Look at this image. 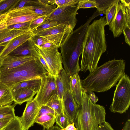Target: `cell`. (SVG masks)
<instances>
[{
	"mask_svg": "<svg viewBox=\"0 0 130 130\" xmlns=\"http://www.w3.org/2000/svg\"><path fill=\"white\" fill-rule=\"evenodd\" d=\"M40 107L34 99L27 102L20 122L23 130H28L35 123Z\"/></svg>",
	"mask_w": 130,
	"mask_h": 130,
	"instance_id": "cell-11",
	"label": "cell"
},
{
	"mask_svg": "<svg viewBox=\"0 0 130 130\" xmlns=\"http://www.w3.org/2000/svg\"></svg>",
	"mask_w": 130,
	"mask_h": 130,
	"instance_id": "cell-50",
	"label": "cell"
},
{
	"mask_svg": "<svg viewBox=\"0 0 130 130\" xmlns=\"http://www.w3.org/2000/svg\"><path fill=\"white\" fill-rule=\"evenodd\" d=\"M30 0H20L18 3L11 9L20 8L24 7L29 6Z\"/></svg>",
	"mask_w": 130,
	"mask_h": 130,
	"instance_id": "cell-40",
	"label": "cell"
},
{
	"mask_svg": "<svg viewBox=\"0 0 130 130\" xmlns=\"http://www.w3.org/2000/svg\"><path fill=\"white\" fill-rule=\"evenodd\" d=\"M7 13L0 14V22L6 18Z\"/></svg>",
	"mask_w": 130,
	"mask_h": 130,
	"instance_id": "cell-48",
	"label": "cell"
},
{
	"mask_svg": "<svg viewBox=\"0 0 130 130\" xmlns=\"http://www.w3.org/2000/svg\"><path fill=\"white\" fill-rule=\"evenodd\" d=\"M20 0H0V14L7 13L18 3Z\"/></svg>",
	"mask_w": 130,
	"mask_h": 130,
	"instance_id": "cell-28",
	"label": "cell"
},
{
	"mask_svg": "<svg viewBox=\"0 0 130 130\" xmlns=\"http://www.w3.org/2000/svg\"><path fill=\"white\" fill-rule=\"evenodd\" d=\"M8 55L20 56L32 55L28 40L16 48Z\"/></svg>",
	"mask_w": 130,
	"mask_h": 130,
	"instance_id": "cell-25",
	"label": "cell"
},
{
	"mask_svg": "<svg viewBox=\"0 0 130 130\" xmlns=\"http://www.w3.org/2000/svg\"><path fill=\"white\" fill-rule=\"evenodd\" d=\"M27 31L6 28L0 29V44L7 43L12 39L19 36Z\"/></svg>",
	"mask_w": 130,
	"mask_h": 130,
	"instance_id": "cell-18",
	"label": "cell"
},
{
	"mask_svg": "<svg viewBox=\"0 0 130 130\" xmlns=\"http://www.w3.org/2000/svg\"><path fill=\"white\" fill-rule=\"evenodd\" d=\"M35 45L48 66L49 71L48 75L53 76L56 78L63 69L62 56L61 53L58 51V48L55 47L45 49Z\"/></svg>",
	"mask_w": 130,
	"mask_h": 130,
	"instance_id": "cell-9",
	"label": "cell"
},
{
	"mask_svg": "<svg viewBox=\"0 0 130 130\" xmlns=\"http://www.w3.org/2000/svg\"><path fill=\"white\" fill-rule=\"evenodd\" d=\"M39 16L31 6L11 9L7 13L6 18L0 22V29L10 25L30 22Z\"/></svg>",
	"mask_w": 130,
	"mask_h": 130,
	"instance_id": "cell-6",
	"label": "cell"
},
{
	"mask_svg": "<svg viewBox=\"0 0 130 130\" xmlns=\"http://www.w3.org/2000/svg\"><path fill=\"white\" fill-rule=\"evenodd\" d=\"M30 40L34 44L39 46H40L46 43L50 42L44 37L37 35H33Z\"/></svg>",
	"mask_w": 130,
	"mask_h": 130,
	"instance_id": "cell-38",
	"label": "cell"
},
{
	"mask_svg": "<svg viewBox=\"0 0 130 130\" xmlns=\"http://www.w3.org/2000/svg\"><path fill=\"white\" fill-rule=\"evenodd\" d=\"M46 15L40 16L31 21L29 26V30H31L37 27L45 20Z\"/></svg>",
	"mask_w": 130,
	"mask_h": 130,
	"instance_id": "cell-37",
	"label": "cell"
},
{
	"mask_svg": "<svg viewBox=\"0 0 130 130\" xmlns=\"http://www.w3.org/2000/svg\"><path fill=\"white\" fill-rule=\"evenodd\" d=\"M82 103L78 109L75 125L77 130H98L99 125L105 121V107L94 104L82 89Z\"/></svg>",
	"mask_w": 130,
	"mask_h": 130,
	"instance_id": "cell-4",
	"label": "cell"
},
{
	"mask_svg": "<svg viewBox=\"0 0 130 130\" xmlns=\"http://www.w3.org/2000/svg\"><path fill=\"white\" fill-rule=\"evenodd\" d=\"M7 43H4L3 44H0V54L3 51L5 46H6Z\"/></svg>",
	"mask_w": 130,
	"mask_h": 130,
	"instance_id": "cell-49",
	"label": "cell"
},
{
	"mask_svg": "<svg viewBox=\"0 0 130 130\" xmlns=\"http://www.w3.org/2000/svg\"><path fill=\"white\" fill-rule=\"evenodd\" d=\"M118 0H115L106 10L105 13V25H109L114 18L116 13Z\"/></svg>",
	"mask_w": 130,
	"mask_h": 130,
	"instance_id": "cell-27",
	"label": "cell"
},
{
	"mask_svg": "<svg viewBox=\"0 0 130 130\" xmlns=\"http://www.w3.org/2000/svg\"><path fill=\"white\" fill-rule=\"evenodd\" d=\"M40 46L45 49H50L57 47L55 44L50 42L46 43Z\"/></svg>",
	"mask_w": 130,
	"mask_h": 130,
	"instance_id": "cell-44",
	"label": "cell"
},
{
	"mask_svg": "<svg viewBox=\"0 0 130 130\" xmlns=\"http://www.w3.org/2000/svg\"><path fill=\"white\" fill-rule=\"evenodd\" d=\"M95 0H79L77 4L78 10L90 8H96Z\"/></svg>",
	"mask_w": 130,
	"mask_h": 130,
	"instance_id": "cell-35",
	"label": "cell"
},
{
	"mask_svg": "<svg viewBox=\"0 0 130 130\" xmlns=\"http://www.w3.org/2000/svg\"><path fill=\"white\" fill-rule=\"evenodd\" d=\"M125 62L115 59L97 67L81 80L82 89L87 93L104 92L116 86L125 73Z\"/></svg>",
	"mask_w": 130,
	"mask_h": 130,
	"instance_id": "cell-2",
	"label": "cell"
},
{
	"mask_svg": "<svg viewBox=\"0 0 130 130\" xmlns=\"http://www.w3.org/2000/svg\"><path fill=\"white\" fill-rule=\"evenodd\" d=\"M115 1L112 0H96L97 11L100 14H105L107 9Z\"/></svg>",
	"mask_w": 130,
	"mask_h": 130,
	"instance_id": "cell-31",
	"label": "cell"
},
{
	"mask_svg": "<svg viewBox=\"0 0 130 130\" xmlns=\"http://www.w3.org/2000/svg\"><path fill=\"white\" fill-rule=\"evenodd\" d=\"M49 114H54L55 115V112L53 109L47 106H43L40 108L37 118L42 115Z\"/></svg>",
	"mask_w": 130,
	"mask_h": 130,
	"instance_id": "cell-39",
	"label": "cell"
},
{
	"mask_svg": "<svg viewBox=\"0 0 130 130\" xmlns=\"http://www.w3.org/2000/svg\"><path fill=\"white\" fill-rule=\"evenodd\" d=\"M58 25L57 22L54 21L45 20L37 27L30 31L32 32L33 35H36L40 32Z\"/></svg>",
	"mask_w": 130,
	"mask_h": 130,
	"instance_id": "cell-30",
	"label": "cell"
},
{
	"mask_svg": "<svg viewBox=\"0 0 130 130\" xmlns=\"http://www.w3.org/2000/svg\"><path fill=\"white\" fill-rule=\"evenodd\" d=\"M79 0H49V4L57 5V7L74 6L76 5Z\"/></svg>",
	"mask_w": 130,
	"mask_h": 130,
	"instance_id": "cell-33",
	"label": "cell"
},
{
	"mask_svg": "<svg viewBox=\"0 0 130 130\" xmlns=\"http://www.w3.org/2000/svg\"><path fill=\"white\" fill-rule=\"evenodd\" d=\"M62 73L64 84V91L62 100L63 112L75 125L77 113L79 105L76 103L72 94L69 77L64 70H62Z\"/></svg>",
	"mask_w": 130,
	"mask_h": 130,
	"instance_id": "cell-8",
	"label": "cell"
},
{
	"mask_svg": "<svg viewBox=\"0 0 130 130\" xmlns=\"http://www.w3.org/2000/svg\"><path fill=\"white\" fill-rule=\"evenodd\" d=\"M12 118H6L0 119V130H3L9 123Z\"/></svg>",
	"mask_w": 130,
	"mask_h": 130,
	"instance_id": "cell-42",
	"label": "cell"
},
{
	"mask_svg": "<svg viewBox=\"0 0 130 130\" xmlns=\"http://www.w3.org/2000/svg\"><path fill=\"white\" fill-rule=\"evenodd\" d=\"M122 130H130V119H128L125 122Z\"/></svg>",
	"mask_w": 130,
	"mask_h": 130,
	"instance_id": "cell-46",
	"label": "cell"
},
{
	"mask_svg": "<svg viewBox=\"0 0 130 130\" xmlns=\"http://www.w3.org/2000/svg\"><path fill=\"white\" fill-rule=\"evenodd\" d=\"M33 35L32 32L29 30L7 42L5 48L0 54V60L9 54L22 44L30 40Z\"/></svg>",
	"mask_w": 130,
	"mask_h": 130,
	"instance_id": "cell-14",
	"label": "cell"
},
{
	"mask_svg": "<svg viewBox=\"0 0 130 130\" xmlns=\"http://www.w3.org/2000/svg\"><path fill=\"white\" fill-rule=\"evenodd\" d=\"M55 80L57 95L62 101L64 91V84L61 71L56 77Z\"/></svg>",
	"mask_w": 130,
	"mask_h": 130,
	"instance_id": "cell-29",
	"label": "cell"
},
{
	"mask_svg": "<svg viewBox=\"0 0 130 130\" xmlns=\"http://www.w3.org/2000/svg\"><path fill=\"white\" fill-rule=\"evenodd\" d=\"M55 122V115L49 114L42 115L36 118L35 123L42 125L43 130H49L54 126Z\"/></svg>",
	"mask_w": 130,
	"mask_h": 130,
	"instance_id": "cell-23",
	"label": "cell"
},
{
	"mask_svg": "<svg viewBox=\"0 0 130 130\" xmlns=\"http://www.w3.org/2000/svg\"><path fill=\"white\" fill-rule=\"evenodd\" d=\"M35 57L32 55L20 56L8 55L0 60V72L17 67Z\"/></svg>",
	"mask_w": 130,
	"mask_h": 130,
	"instance_id": "cell-13",
	"label": "cell"
},
{
	"mask_svg": "<svg viewBox=\"0 0 130 130\" xmlns=\"http://www.w3.org/2000/svg\"><path fill=\"white\" fill-rule=\"evenodd\" d=\"M60 128L57 124L54 125L49 130H59Z\"/></svg>",
	"mask_w": 130,
	"mask_h": 130,
	"instance_id": "cell-47",
	"label": "cell"
},
{
	"mask_svg": "<svg viewBox=\"0 0 130 130\" xmlns=\"http://www.w3.org/2000/svg\"><path fill=\"white\" fill-rule=\"evenodd\" d=\"M30 22L31 21L10 25L7 26L6 28L10 29H17L25 31H28L30 30L29 26Z\"/></svg>",
	"mask_w": 130,
	"mask_h": 130,
	"instance_id": "cell-36",
	"label": "cell"
},
{
	"mask_svg": "<svg viewBox=\"0 0 130 130\" xmlns=\"http://www.w3.org/2000/svg\"><path fill=\"white\" fill-rule=\"evenodd\" d=\"M110 111L122 114L126 112L130 105V79L125 73L116 85Z\"/></svg>",
	"mask_w": 130,
	"mask_h": 130,
	"instance_id": "cell-5",
	"label": "cell"
},
{
	"mask_svg": "<svg viewBox=\"0 0 130 130\" xmlns=\"http://www.w3.org/2000/svg\"><path fill=\"white\" fill-rule=\"evenodd\" d=\"M98 130H114L108 122L105 121L99 125Z\"/></svg>",
	"mask_w": 130,
	"mask_h": 130,
	"instance_id": "cell-41",
	"label": "cell"
},
{
	"mask_svg": "<svg viewBox=\"0 0 130 130\" xmlns=\"http://www.w3.org/2000/svg\"><path fill=\"white\" fill-rule=\"evenodd\" d=\"M73 31H69L56 35L42 37L45 38L50 42L52 43L59 48L64 43Z\"/></svg>",
	"mask_w": 130,
	"mask_h": 130,
	"instance_id": "cell-22",
	"label": "cell"
},
{
	"mask_svg": "<svg viewBox=\"0 0 130 130\" xmlns=\"http://www.w3.org/2000/svg\"><path fill=\"white\" fill-rule=\"evenodd\" d=\"M13 102L11 88L0 84V107L12 105Z\"/></svg>",
	"mask_w": 130,
	"mask_h": 130,
	"instance_id": "cell-21",
	"label": "cell"
},
{
	"mask_svg": "<svg viewBox=\"0 0 130 130\" xmlns=\"http://www.w3.org/2000/svg\"><path fill=\"white\" fill-rule=\"evenodd\" d=\"M73 30V29L70 25L60 24L40 32L36 35L44 37Z\"/></svg>",
	"mask_w": 130,
	"mask_h": 130,
	"instance_id": "cell-20",
	"label": "cell"
},
{
	"mask_svg": "<svg viewBox=\"0 0 130 130\" xmlns=\"http://www.w3.org/2000/svg\"><path fill=\"white\" fill-rule=\"evenodd\" d=\"M125 6L124 0H118L116 15L109 25L115 38L119 37L123 33L125 24Z\"/></svg>",
	"mask_w": 130,
	"mask_h": 130,
	"instance_id": "cell-12",
	"label": "cell"
},
{
	"mask_svg": "<svg viewBox=\"0 0 130 130\" xmlns=\"http://www.w3.org/2000/svg\"><path fill=\"white\" fill-rule=\"evenodd\" d=\"M88 97L91 102L93 104H95L98 101L99 99L98 97L93 92H91L89 93Z\"/></svg>",
	"mask_w": 130,
	"mask_h": 130,
	"instance_id": "cell-43",
	"label": "cell"
},
{
	"mask_svg": "<svg viewBox=\"0 0 130 130\" xmlns=\"http://www.w3.org/2000/svg\"><path fill=\"white\" fill-rule=\"evenodd\" d=\"M29 6H32L34 11L39 16L47 17L57 7L55 5L47 4L42 0H31Z\"/></svg>",
	"mask_w": 130,
	"mask_h": 130,
	"instance_id": "cell-17",
	"label": "cell"
},
{
	"mask_svg": "<svg viewBox=\"0 0 130 130\" xmlns=\"http://www.w3.org/2000/svg\"><path fill=\"white\" fill-rule=\"evenodd\" d=\"M105 16L95 20L88 26L83 44L80 70L90 73L98 67L102 54L106 51Z\"/></svg>",
	"mask_w": 130,
	"mask_h": 130,
	"instance_id": "cell-1",
	"label": "cell"
},
{
	"mask_svg": "<svg viewBox=\"0 0 130 130\" xmlns=\"http://www.w3.org/2000/svg\"><path fill=\"white\" fill-rule=\"evenodd\" d=\"M78 10L77 4L74 6L57 7L45 20L54 21L58 25H70L73 29L77 22L76 15Z\"/></svg>",
	"mask_w": 130,
	"mask_h": 130,
	"instance_id": "cell-7",
	"label": "cell"
},
{
	"mask_svg": "<svg viewBox=\"0 0 130 130\" xmlns=\"http://www.w3.org/2000/svg\"><path fill=\"white\" fill-rule=\"evenodd\" d=\"M99 15L96 12L94 13L85 23L73 30L60 47L64 69L69 76L78 74L80 70L79 60L82 54L87 28L92 20Z\"/></svg>",
	"mask_w": 130,
	"mask_h": 130,
	"instance_id": "cell-3",
	"label": "cell"
},
{
	"mask_svg": "<svg viewBox=\"0 0 130 130\" xmlns=\"http://www.w3.org/2000/svg\"><path fill=\"white\" fill-rule=\"evenodd\" d=\"M14 104L0 107V119L6 118H13L15 116Z\"/></svg>",
	"mask_w": 130,
	"mask_h": 130,
	"instance_id": "cell-26",
	"label": "cell"
},
{
	"mask_svg": "<svg viewBox=\"0 0 130 130\" xmlns=\"http://www.w3.org/2000/svg\"><path fill=\"white\" fill-rule=\"evenodd\" d=\"M41 82V79L29 80L18 83L11 88L12 93L21 88H27L32 89L37 93L38 92Z\"/></svg>",
	"mask_w": 130,
	"mask_h": 130,
	"instance_id": "cell-19",
	"label": "cell"
},
{
	"mask_svg": "<svg viewBox=\"0 0 130 130\" xmlns=\"http://www.w3.org/2000/svg\"><path fill=\"white\" fill-rule=\"evenodd\" d=\"M45 105L53 109L55 112V116L63 112L62 101L59 98L57 94L52 96Z\"/></svg>",
	"mask_w": 130,
	"mask_h": 130,
	"instance_id": "cell-24",
	"label": "cell"
},
{
	"mask_svg": "<svg viewBox=\"0 0 130 130\" xmlns=\"http://www.w3.org/2000/svg\"><path fill=\"white\" fill-rule=\"evenodd\" d=\"M55 122L61 129L65 128L69 124L72 123L63 112L55 116Z\"/></svg>",
	"mask_w": 130,
	"mask_h": 130,
	"instance_id": "cell-32",
	"label": "cell"
},
{
	"mask_svg": "<svg viewBox=\"0 0 130 130\" xmlns=\"http://www.w3.org/2000/svg\"><path fill=\"white\" fill-rule=\"evenodd\" d=\"M3 130H23L20 122V117L15 116Z\"/></svg>",
	"mask_w": 130,
	"mask_h": 130,
	"instance_id": "cell-34",
	"label": "cell"
},
{
	"mask_svg": "<svg viewBox=\"0 0 130 130\" xmlns=\"http://www.w3.org/2000/svg\"><path fill=\"white\" fill-rule=\"evenodd\" d=\"M59 130H77L75 127L74 123L68 125L66 127L63 128H60Z\"/></svg>",
	"mask_w": 130,
	"mask_h": 130,
	"instance_id": "cell-45",
	"label": "cell"
},
{
	"mask_svg": "<svg viewBox=\"0 0 130 130\" xmlns=\"http://www.w3.org/2000/svg\"><path fill=\"white\" fill-rule=\"evenodd\" d=\"M70 87L73 98L76 103L81 105L82 97V87L81 80L78 74L69 76Z\"/></svg>",
	"mask_w": 130,
	"mask_h": 130,
	"instance_id": "cell-15",
	"label": "cell"
},
{
	"mask_svg": "<svg viewBox=\"0 0 130 130\" xmlns=\"http://www.w3.org/2000/svg\"><path fill=\"white\" fill-rule=\"evenodd\" d=\"M55 94H57L55 78L47 74L41 78L39 90L34 99L41 107L45 105Z\"/></svg>",
	"mask_w": 130,
	"mask_h": 130,
	"instance_id": "cell-10",
	"label": "cell"
},
{
	"mask_svg": "<svg viewBox=\"0 0 130 130\" xmlns=\"http://www.w3.org/2000/svg\"><path fill=\"white\" fill-rule=\"evenodd\" d=\"M12 93L14 104L21 105L24 102L32 100L37 93L30 88H23L17 90Z\"/></svg>",
	"mask_w": 130,
	"mask_h": 130,
	"instance_id": "cell-16",
	"label": "cell"
}]
</instances>
